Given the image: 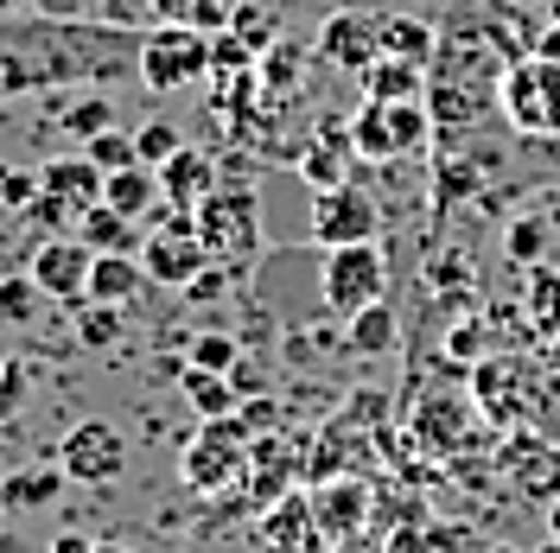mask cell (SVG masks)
<instances>
[{
    "instance_id": "obj_1",
    "label": "cell",
    "mask_w": 560,
    "mask_h": 553,
    "mask_svg": "<svg viewBox=\"0 0 560 553\" xmlns=\"http://www.w3.org/2000/svg\"><path fill=\"white\" fill-rule=\"evenodd\" d=\"M140 38L147 33L108 20H45V13L0 20V108L70 83H115L140 70Z\"/></svg>"
},
{
    "instance_id": "obj_2",
    "label": "cell",
    "mask_w": 560,
    "mask_h": 553,
    "mask_svg": "<svg viewBox=\"0 0 560 553\" xmlns=\"http://www.w3.org/2000/svg\"><path fill=\"white\" fill-rule=\"evenodd\" d=\"M503 121L523 140H560V58L555 51H523L503 70V90H497Z\"/></svg>"
},
{
    "instance_id": "obj_3",
    "label": "cell",
    "mask_w": 560,
    "mask_h": 553,
    "mask_svg": "<svg viewBox=\"0 0 560 553\" xmlns=\"http://www.w3.org/2000/svg\"><path fill=\"white\" fill-rule=\"evenodd\" d=\"M248 451H255V433H248L236 414L205 420L191 433V446L178 458V478L198 490V496H217V490H236L248 478Z\"/></svg>"
},
{
    "instance_id": "obj_4",
    "label": "cell",
    "mask_w": 560,
    "mask_h": 553,
    "mask_svg": "<svg viewBox=\"0 0 560 553\" xmlns=\"http://www.w3.org/2000/svg\"><path fill=\"white\" fill-rule=\"evenodd\" d=\"M427 140H433V108L427 103H376V96H363V108L350 115V146L370 166L408 160Z\"/></svg>"
},
{
    "instance_id": "obj_5",
    "label": "cell",
    "mask_w": 560,
    "mask_h": 553,
    "mask_svg": "<svg viewBox=\"0 0 560 553\" xmlns=\"http://www.w3.org/2000/svg\"><path fill=\"white\" fill-rule=\"evenodd\" d=\"M191 223H198V236H205L210 261L217 268H243L248 255L261 248V204H255V191L248 185H217L205 204L191 210Z\"/></svg>"
},
{
    "instance_id": "obj_6",
    "label": "cell",
    "mask_w": 560,
    "mask_h": 553,
    "mask_svg": "<svg viewBox=\"0 0 560 553\" xmlns=\"http://www.w3.org/2000/svg\"><path fill=\"white\" fill-rule=\"evenodd\" d=\"M318 299L331 318H357L363 306L388 299V255L383 243H350L325 248V274H318Z\"/></svg>"
},
{
    "instance_id": "obj_7",
    "label": "cell",
    "mask_w": 560,
    "mask_h": 553,
    "mask_svg": "<svg viewBox=\"0 0 560 553\" xmlns=\"http://www.w3.org/2000/svg\"><path fill=\"white\" fill-rule=\"evenodd\" d=\"M147 90H191L210 77V33L198 26H147L140 38V70H135Z\"/></svg>"
},
{
    "instance_id": "obj_8",
    "label": "cell",
    "mask_w": 560,
    "mask_h": 553,
    "mask_svg": "<svg viewBox=\"0 0 560 553\" xmlns=\"http://www.w3.org/2000/svg\"><path fill=\"white\" fill-rule=\"evenodd\" d=\"M140 268H147V280H160V286H173V293H185L191 280L210 268V248L205 236H198V223H191V210H166V223L140 243Z\"/></svg>"
},
{
    "instance_id": "obj_9",
    "label": "cell",
    "mask_w": 560,
    "mask_h": 553,
    "mask_svg": "<svg viewBox=\"0 0 560 553\" xmlns=\"http://www.w3.org/2000/svg\"><path fill=\"white\" fill-rule=\"evenodd\" d=\"M58 471L83 490L121 484V471H128V439H121L108 420H77L65 433V446H58Z\"/></svg>"
},
{
    "instance_id": "obj_10",
    "label": "cell",
    "mask_w": 560,
    "mask_h": 553,
    "mask_svg": "<svg viewBox=\"0 0 560 553\" xmlns=\"http://www.w3.org/2000/svg\"><path fill=\"white\" fill-rule=\"evenodd\" d=\"M383 236V204L363 185H338V191H313V243L318 248H350Z\"/></svg>"
},
{
    "instance_id": "obj_11",
    "label": "cell",
    "mask_w": 560,
    "mask_h": 553,
    "mask_svg": "<svg viewBox=\"0 0 560 553\" xmlns=\"http://www.w3.org/2000/svg\"><path fill=\"white\" fill-rule=\"evenodd\" d=\"M90 261H96V248L83 243V236H45V243L33 248V261H26V274L38 280L45 299L83 306V299H90Z\"/></svg>"
},
{
    "instance_id": "obj_12",
    "label": "cell",
    "mask_w": 560,
    "mask_h": 553,
    "mask_svg": "<svg viewBox=\"0 0 560 553\" xmlns=\"http://www.w3.org/2000/svg\"><path fill=\"white\" fill-rule=\"evenodd\" d=\"M313 51L325 58V64H338L345 77H363V70L383 58V13H363V7H338V13H325Z\"/></svg>"
},
{
    "instance_id": "obj_13",
    "label": "cell",
    "mask_w": 560,
    "mask_h": 553,
    "mask_svg": "<svg viewBox=\"0 0 560 553\" xmlns=\"http://www.w3.org/2000/svg\"><path fill=\"white\" fill-rule=\"evenodd\" d=\"M306 503H313V534H325V541H350L363 528V516H370V490L357 478H338V484L313 490Z\"/></svg>"
},
{
    "instance_id": "obj_14",
    "label": "cell",
    "mask_w": 560,
    "mask_h": 553,
    "mask_svg": "<svg viewBox=\"0 0 560 553\" xmlns=\"http://www.w3.org/2000/svg\"><path fill=\"white\" fill-rule=\"evenodd\" d=\"M503 471H510V484L523 490L528 503H555L560 496V446H541V439H516V446L503 451Z\"/></svg>"
},
{
    "instance_id": "obj_15",
    "label": "cell",
    "mask_w": 560,
    "mask_h": 553,
    "mask_svg": "<svg viewBox=\"0 0 560 553\" xmlns=\"http://www.w3.org/2000/svg\"><path fill=\"white\" fill-rule=\"evenodd\" d=\"M160 191H166V210H198L217 191V166L198 146H178L173 160L160 166Z\"/></svg>"
},
{
    "instance_id": "obj_16",
    "label": "cell",
    "mask_w": 560,
    "mask_h": 553,
    "mask_svg": "<svg viewBox=\"0 0 560 553\" xmlns=\"http://www.w3.org/2000/svg\"><path fill=\"white\" fill-rule=\"evenodd\" d=\"M103 204L108 210H121V216H128V223H147V216H153V210L166 204V191H160V173H153V166H121V173H108L103 178Z\"/></svg>"
},
{
    "instance_id": "obj_17",
    "label": "cell",
    "mask_w": 560,
    "mask_h": 553,
    "mask_svg": "<svg viewBox=\"0 0 560 553\" xmlns=\"http://www.w3.org/2000/svg\"><path fill=\"white\" fill-rule=\"evenodd\" d=\"M38 178H45L51 198H65V204L83 216L90 204H103V178L108 173L90 160V153H77V160H51V166H38Z\"/></svg>"
},
{
    "instance_id": "obj_18",
    "label": "cell",
    "mask_w": 560,
    "mask_h": 553,
    "mask_svg": "<svg viewBox=\"0 0 560 553\" xmlns=\"http://www.w3.org/2000/svg\"><path fill=\"white\" fill-rule=\"evenodd\" d=\"M350 160H357L350 128H345V134H338V128H325V140L300 153V178H306L313 191H338V185H350Z\"/></svg>"
},
{
    "instance_id": "obj_19",
    "label": "cell",
    "mask_w": 560,
    "mask_h": 553,
    "mask_svg": "<svg viewBox=\"0 0 560 553\" xmlns=\"http://www.w3.org/2000/svg\"><path fill=\"white\" fill-rule=\"evenodd\" d=\"M363 96H376V103H427V64L376 58V64L363 70Z\"/></svg>"
},
{
    "instance_id": "obj_20",
    "label": "cell",
    "mask_w": 560,
    "mask_h": 553,
    "mask_svg": "<svg viewBox=\"0 0 560 553\" xmlns=\"http://www.w3.org/2000/svg\"><path fill=\"white\" fill-rule=\"evenodd\" d=\"M140 286H147L140 255H96V261H90V299H103V306H128Z\"/></svg>"
},
{
    "instance_id": "obj_21",
    "label": "cell",
    "mask_w": 560,
    "mask_h": 553,
    "mask_svg": "<svg viewBox=\"0 0 560 553\" xmlns=\"http://www.w3.org/2000/svg\"><path fill=\"white\" fill-rule=\"evenodd\" d=\"M178 395L191 401V414L198 420H223V414H236L243 408V395H236V381L230 376H210V369H178Z\"/></svg>"
},
{
    "instance_id": "obj_22",
    "label": "cell",
    "mask_w": 560,
    "mask_h": 553,
    "mask_svg": "<svg viewBox=\"0 0 560 553\" xmlns=\"http://www.w3.org/2000/svg\"><path fill=\"white\" fill-rule=\"evenodd\" d=\"M440 33L415 20V13H383V58H408V64H433Z\"/></svg>"
},
{
    "instance_id": "obj_23",
    "label": "cell",
    "mask_w": 560,
    "mask_h": 553,
    "mask_svg": "<svg viewBox=\"0 0 560 553\" xmlns=\"http://www.w3.org/2000/svg\"><path fill=\"white\" fill-rule=\"evenodd\" d=\"M465 426H471V408L465 401H427L415 414V439L433 451H458L465 446Z\"/></svg>"
},
{
    "instance_id": "obj_24",
    "label": "cell",
    "mask_w": 560,
    "mask_h": 553,
    "mask_svg": "<svg viewBox=\"0 0 560 553\" xmlns=\"http://www.w3.org/2000/svg\"><path fill=\"white\" fill-rule=\"evenodd\" d=\"M395 338H401V325H395V306L388 299H376V306H363L357 318H345V344L357 356H388Z\"/></svg>"
},
{
    "instance_id": "obj_25",
    "label": "cell",
    "mask_w": 560,
    "mask_h": 553,
    "mask_svg": "<svg viewBox=\"0 0 560 553\" xmlns=\"http://www.w3.org/2000/svg\"><path fill=\"white\" fill-rule=\"evenodd\" d=\"M77 236L96 248V255H135L140 236H135V223L121 216V210H108V204H90L83 216H77Z\"/></svg>"
},
{
    "instance_id": "obj_26",
    "label": "cell",
    "mask_w": 560,
    "mask_h": 553,
    "mask_svg": "<svg viewBox=\"0 0 560 553\" xmlns=\"http://www.w3.org/2000/svg\"><path fill=\"white\" fill-rule=\"evenodd\" d=\"M523 311L535 325V338H560V268H528V293H523Z\"/></svg>"
},
{
    "instance_id": "obj_27",
    "label": "cell",
    "mask_w": 560,
    "mask_h": 553,
    "mask_svg": "<svg viewBox=\"0 0 560 553\" xmlns=\"http://www.w3.org/2000/svg\"><path fill=\"white\" fill-rule=\"evenodd\" d=\"M65 471H20V478H7L0 484V509H51L58 496H65Z\"/></svg>"
},
{
    "instance_id": "obj_28",
    "label": "cell",
    "mask_w": 560,
    "mask_h": 553,
    "mask_svg": "<svg viewBox=\"0 0 560 553\" xmlns=\"http://www.w3.org/2000/svg\"><path fill=\"white\" fill-rule=\"evenodd\" d=\"M185 363H191V369H210V376H230V369L243 363V344H236L230 331H198L191 350H185Z\"/></svg>"
},
{
    "instance_id": "obj_29",
    "label": "cell",
    "mask_w": 560,
    "mask_h": 553,
    "mask_svg": "<svg viewBox=\"0 0 560 553\" xmlns=\"http://www.w3.org/2000/svg\"><path fill=\"white\" fill-rule=\"evenodd\" d=\"M45 293L33 274H0V325H33Z\"/></svg>"
},
{
    "instance_id": "obj_30",
    "label": "cell",
    "mask_w": 560,
    "mask_h": 553,
    "mask_svg": "<svg viewBox=\"0 0 560 553\" xmlns=\"http://www.w3.org/2000/svg\"><path fill=\"white\" fill-rule=\"evenodd\" d=\"M115 338H121V306L83 299V306H77V344L83 350H108Z\"/></svg>"
},
{
    "instance_id": "obj_31",
    "label": "cell",
    "mask_w": 560,
    "mask_h": 553,
    "mask_svg": "<svg viewBox=\"0 0 560 553\" xmlns=\"http://www.w3.org/2000/svg\"><path fill=\"white\" fill-rule=\"evenodd\" d=\"M503 255H510L516 268H541V255H548V223H541V216H516V223L503 230Z\"/></svg>"
},
{
    "instance_id": "obj_32",
    "label": "cell",
    "mask_w": 560,
    "mask_h": 553,
    "mask_svg": "<svg viewBox=\"0 0 560 553\" xmlns=\"http://www.w3.org/2000/svg\"><path fill=\"white\" fill-rule=\"evenodd\" d=\"M178 146H185L178 121H140V128H135V160H140V166H153V173L173 160Z\"/></svg>"
},
{
    "instance_id": "obj_33",
    "label": "cell",
    "mask_w": 560,
    "mask_h": 553,
    "mask_svg": "<svg viewBox=\"0 0 560 553\" xmlns=\"http://www.w3.org/2000/svg\"><path fill=\"white\" fill-rule=\"evenodd\" d=\"M230 33H236L248 51L261 58V51L280 38V26H275V13H261V7H248V0H243V7H236V20H230Z\"/></svg>"
},
{
    "instance_id": "obj_34",
    "label": "cell",
    "mask_w": 560,
    "mask_h": 553,
    "mask_svg": "<svg viewBox=\"0 0 560 553\" xmlns=\"http://www.w3.org/2000/svg\"><path fill=\"white\" fill-rule=\"evenodd\" d=\"M65 128H70L77 140H96L103 128H115V108H108L103 96H83V103L65 108Z\"/></svg>"
},
{
    "instance_id": "obj_35",
    "label": "cell",
    "mask_w": 560,
    "mask_h": 553,
    "mask_svg": "<svg viewBox=\"0 0 560 553\" xmlns=\"http://www.w3.org/2000/svg\"><path fill=\"white\" fill-rule=\"evenodd\" d=\"M83 153H90L103 173H121V166H135V134H115V128H103L96 140H83Z\"/></svg>"
},
{
    "instance_id": "obj_36",
    "label": "cell",
    "mask_w": 560,
    "mask_h": 553,
    "mask_svg": "<svg viewBox=\"0 0 560 553\" xmlns=\"http://www.w3.org/2000/svg\"><path fill=\"white\" fill-rule=\"evenodd\" d=\"M38 191H45L38 166H0V204H7V210H26Z\"/></svg>"
},
{
    "instance_id": "obj_37",
    "label": "cell",
    "mask_w": 560,
    "mask_h": 553,
    "mask_svg": "<svg viewBox=\"0 0 560 553\" xmlns=\"http://www.w3.org/2000/svg\"><path fill=\"white\" fill-rule=\"evenodd\" d=\"M26 388H33V369L7 356V363H0V420H7V414H20V401H26Z\"/></svg>"
},
{
    "instance_id": "obj_38",
    "label": "cell",
    "mask_w": 560,
    "mask_h": 553,
    "mask_svg": "<svg viewBox=\"0 0 560 553\" xmlns=\"http://www.w3.org/2000/svg\"><path fill=\"white\" fill-rule=\"evenodd\" d=\"M236 7H243V0H198V7H191V26H198V33H223V26L236 20Z\"/></svg>"
},
{
    "instance_id": "obj_39",
    "label": "cell",
    "mask_w": 560,
    "mask_h": 553,
    "mask_svg": "<svg viewBox=\"0 0 560 553\" xmlns=\"http://www.w3.org/2000/svg\"><path fill=\"white\" fill-rule=\"evenodd\" d=\"M223 286H230V268H217V261H210L205 274L191 280V286H185V299H191V306H205V299H217Z\"/></svg>"
},
{
    "instance_id": "obj_40",
    "label": "cell",
    "mask_w": 560,
    "mask_h": 553,
    "mask_svg": "<svg viewBox=\"0 0 560 553\" xmlns=\"http://www.w3.org/2000/svg\"><path fill=\"white\" fill-rule=\"evenodd\" d=\"M33 13H45V20H96V0H38Z\"/></svg>"
},
{
    "instance_id": "obj_41",
    "label": "cell",
    "mask_w": 560,
    "mask_h": 553,
    "mask_svg": "<svg viewBox=\"0 0 560 553\" xmlns=\"http://www.w3.org/2000/svg\"><path fill=\"white\" fill-rule=\"evenodd\" d=\"M191 7H198V0H147V13H153L160 26H191Z\"/></svg>"
},
{
    "instance_id": "obj_42",
    "label": "cell",
    "mask_w": 560,
    "mask_h": 553,
    "mask_svg": "<svg viewBox=\"0 0 560 553\" xmlns=\"http://www.w3.org/2000/svg\"><path fill=\"white\" fill-rule=\"evenodd\" d=\"M230 381H236V395H261V388H268V381H261V369H255V363H236V369H230Z\"/></svg>"
},
{
    "instance_id": "obj_43",
    "label": "cell",
    "mask_w": 560,
    "mask_h": 553,
    "mask_svg": "<svg viewBox=\"0 0 560 553\" xmlns=\"http://www.w3.org/2000/svg\"><path fill=\"white\" fill-rule=\"evenodd\" d=\"M478 350H485V331H478V325H458L453 331V356H478Z\"/></svg>"
},
{
    "instance_id": "obj_44",
    "label": "cell",
    "mask_w": 560,
    "mask_h": 553,
    "mask_svg": "<svg viewBox=\"0 0 560 553\" xmlns=\"http://www.w3.org/2000/svg\"><path fill=\"white\" fill-rule=\"evenodd\" d=\"M96 548V541H90V534H65V528H58V534H51V553H90Z\"/></svg>"
},
{
    "instance_id": "obj_45",
    "label": "cell",
    "mask_w": 560,
    "mask_h": 553,
    "mask_svg": "<svg viewBox=\"0 0 560 553\" xmlns=\"http://www.w3.org/2000/svg\"><path fill=\"white\" fill-rule=\"evenodd\" d=\"M38 0H0V20H20V13H33Z\"/></svg>"
},
{
    "instance_id": "obj_46",
    "label": "cell",
    "mask_w": 560,
    "mask_h": 553,
    "mask_svg": "<svg viewBox=\"0 0 560 553\" xmlns=\"http://www.w3.org/2000/svg\"><path fill=\"white\" fill-rule=\"evenodd\" d=\"M548 534H555V541H560V496H555V503H548Z\"/></svg>"
},
{
    "instance_id": "obj_47",
    "label": "cell",
    "mask_w": 560,
    "mask_h": 553,
    "mask_svg": "<svg viewBox=\"0 0 560 553\" xmlns=\"http://www.w3.org/2000/svg\"><path fill=\"white\" fill-rule=\"evenodd\" d=\"M541 51H555V58H560V26H555L548 38H541Z\"/></svg>"
},
{
    "instance_id": "obj_48",
    "label": "cell",
    "mask_w": 560,
    "mask_h": 553,
    "mask_svg": "<svg viewBox=\"0 0 560 553\" xmlns=\"http://www.w3.org/2000/svg\"><path fill=\"white\" fill-rule=\"evenodd\" d=\"M90 553H128V548H115V541H96V548H90Z\"/></svg>"
},
{
    "instance_id": "obj_49",
    "label": "cell",
    "mask_w": 560,
    "mask_h": 553,
    "mask_svg": "<svg viewBox=\"0 0 560 553\" xmlns=\"http://www.w3.org/2000/svg\"><path fill=\"white\" fill-rule=\"evenodd\" d=\"M535 553H560V541H555V534H548V541H541V548H535Z\"/></svg>"
},
{
    "instance_id": "obj_50",
    "label": "cell",
    "mask_w": 560,
    "mask_h": 553,
    "mask_svg": "<svg viewBox=\"0 0 560 553\" xmlns=\"http://www.w3.org/2000/svg\"><path fill=\"white\" fill-rule=\"evenodd\" d=\"M0 363H7V356H0Z\"/></svg>"
}]
</instances>
